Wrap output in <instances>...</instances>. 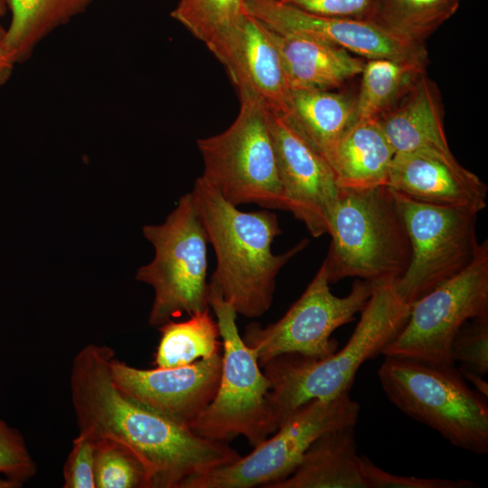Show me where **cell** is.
<instances>
[{
	"label": "cell",
	"mask_w": 488,
	"mask_h": 488,
	"mask_svg": "<svg viewBox=\"0 0 488 488\" xmlns=\"http://www.w3.org/2000/svg\"><path fill=\"white\" fill-rule=\"evenodd\" d=\"M248 15L245 0H179L171 13L216 58L240 32Z\"/></svg>",
	"instance_id": "obj_25"
},
{
	"label": "cell",
	"mask_w": 488,
	"mask_h": 488,
	"mask_svg": "<svg viewBox=\"0 0 488 488\" xmlns=\"http://www.w3.org/2000/svg\"><path fill=\"white\" fill-rule=\"evenodd\" d=\"M63 466L64 488H96L94 457L96 441L79 433Z\"/></svg>",
	"instance_id": "obj_32"
},
{
	"label": "cell",
	"mask_w": 488,
	"mask_h": 488,
	"mask_svg": "<svg viewBox=\"0 0 488 488\" xmlns=\"http://www.w3.org/2000/svg\"><path fill=\"white\" fill-rule=\"evenodd\" d=\"M7 10L6 0H0V17L3 16Z\"/></svg>",
	"instance_id": "obj_37"
},
{
	"label": "cell",
	"mask_w": 488,
	"mask_h": 488,
	"mask_svg": "<svg viewBox=\"0 0 488 488\" xmlns=\"http://www.w3.org/2000/svg\"><path fill=\"white\" fill-rule=\"evenodd\" d=\"M354 105L355 99L333 89H296L287 117L332 167L339 141L353 121Z\"/></svg>",
	"instance_id": "obj_22"
},
{
	"label": "cell",
	"mask_w": 488,
	"mask_h": 488,
	"mask_svg": "<svg viewBox=\"0 0 488 488\" xmlns=\"http://www.w3.org/2000/svg\"><path fill=\"white\" fill-rule=\"evenodd\" d=\"M387 186L424 203L477 213L486 207L487 185L461 165L450 149L427 147L396 154Z\"/></svg>",
	"instance_id": "obj_16"
},
{
	"label": "cell",
	"mask_w": 488,
	"mask_h": 488,
	"mask_svg": "<svg viewBox=\"0 0 488 488\" xmlns=\"http://www.w3.org/2000/svg\"><path fill=\"white\" fill-rule=\"evenodd\" d=\"M305 12L333 17L369 20L377 0H279Z\"/></svg>",
	"instance_id": "obj_33"
},
{
	"label": "cell",
	"mask_w": 488,
	"mask_h": 488,
	"mask_svg": "<svg viewBox=\"0 0 488 488\" xmlns=\"http://www.w3.org/2000/svg\"><path fill=\"white\" fill-rule=\"evenodd\" d=\"M409 313L410 305L399 297L393 280L371 283L360 320L340 351L323 359L286 353L262 365L270 385L269 407L278 427L306 402L349 392L361 366L382 354L405 326Z\"/></svg>",
	"instance_id": "obj_3"
},
{
	"label": "cell",
	"mask_w": 488,
	"mask_h": 488,
	"mask_svg": "<svg viewBox=\"0 0 488 488\" xmlns=\"http://www.w3.org/2000/svg\"><path fill=\"white\" fill-rule=\"evenodd\" d=\"M368 488H474L477 483L467 479L424 478L389 473L367 456H361Z\"/></svg>",
	"instance_id": "obj_31"
},
{
	"label": "cell",
	"mask_w": 488,
	"mask_h": 488,
	"mask_svg": "<svg viewBox=\"0 0 488 488\" xmlns=\"http://www.w3.org/2000/svg\"><path fill=\"white\" fill-rule=\"evenodd\" d=\"M459 5L460 0H377L369 21L399 39L423 43Z\"/></svg>",
	"instance_id": "obj_27"
},
{
	"label": "cell",
	"mask_w": 488,
	"mask_h": 488,
	"mask_svg": "<svg viewBox=\"0 0 488 488\" xmlns=\"http://www.w3.org/2000/svg\"><path fill=\"white\" fill-rule=\"evenodd\" d=\"M217 59L240 99L254 100L271 114H290L291 89L279 53L262 23L249 14L240 32Z\"/></svg>",
	"instance_id": "obj_17"
},
{
	"label": "cell",
	"mask_w": 488,
	"mask_h": 488,
	"mask_svg": "<svg viewBox=\"0 0 488 488\" xmlns=\"http://www.w3.org/2000/svg\"><path fill=\"white\" fill-rule=\"evenodd\" d=\"M360 409V405L350 397V391L332 399L310 400L250 454L192 477L180 488H267L289 476L320 436L330 430L356 426Z\"/></svg>",
	"instance_id": "obj_9"
},
{
	"label": "cell",
	"mask_w": 488,
	"mask_h": 488,
	"mask_svg": "<svg viewBox=\"0 0 488 488\" xmlns=\"http://www.w3.org/2000/svg\"><path fill=\"white\" fill-rule=\"evenodd\" d=\"M96 0H6L11 20L6 42L17 63L27 61L52 32L83 14Z\"/></svg>",
	"instance_id": "obj_23"
},
{
	"label": "cell",
	"mask_w": 488,
	"mask_h": 488,
	"mask_svg": "<svg viewBox=\"0 0 488 488\" xmlns=\"http://www.w3.org/2000/svg\"><path fill=\"white\" fill-rule=\"evenodd\" d=\"M267 29L279 53L291 91L333 89L362 71L365 61L343 48Z\"/></svg>",
	"instance_id": "obj_18"
},
{
	"label": "cell",
	"mask_w": 488,
	"mask_h": 488,
	"mask_svg": "<svg viewBox=\"0 0 488 488\" xmlns=\"http://www.w3.org/2000/svg\"><path fill=\"white\" fill-rule=\"evenodd\" d=\"M191 192L216 255L209 286L237 314L248 318L261 316L272 304L278 272L308 240L276 255L271 245L281 229L275 213L239 211L203 175L196 179Z\"/></svg>",
	"instance_id": "obj_2"
},
{
	"label": "cell",
	"mask_w": 488,
	"mask_h": 488,
	"mask_svg": "<svg viewBox=\"0 0 488 488\" xmlns=\"http://www.w3.org/2000/svg\"><path fill=\"white\" fill-rule=\"evenodd\" d=\"M354 428L341 427L320 436L294 472L267 488H368Z\"/></svg>",
	"instance_id": "obj_19"
},
{
	"label": "cell",
	"mask_w": 488,
	"mask_h": 488,
	"mask_svg": "<svg viewBox=\"0 0 488 488\" xmlns=\"http://www.w3.org/2000/svg\"><path fill=\"white\" fill-rule=\"evenodd\" d=\"M328 234L331 243L323 263L330 284L346 277L395 281L408 267V236L387 185L340 189Z\"/></svg>",
	"instance_id": "obj_4"
},
{
	"label": "cell",
	"mask_w": 488,
	"mask_h": 488,
	"mask_svg": "<svg viewBox=\"0 0 488 488\" xmlns=\"http://www.w3.org/2000/svg\"><path fill=\"white\" fill-rule=\"evenodd\" d=\"M330 285L323 263L301 296L278 321L266 327L258 323L247 325L242 339L260 367L282 354L323 359L337 351L333 333L363 309L371 294V283L358 278L343 297L334 296Z\"/></svg>",
	"instance_id": "obj_11"
},
{
	"label": "cell",
	"mask_w": 488,
	"mask_h": 488,
	"mask_svg": "<svg viewBox=\"0 0 488 488\" xmlns=\"http://www.w3.org/2000/svg\"><path fill=\"white\" fill-rule=\"evenodd\" d=\"M158 330L161 339L154 360L158 368L184 366L221 352L220 330L210 309L183 322L170 320Z\"/></svg>",
	"instance_id": "obj_26"
},
{
	"label": "cell",
	"mask_w": 488,
	"mask_h": 488,
	"mask_svg": "<svg viewBox=\"0 0 488 488\" xmlns=\"http://www.w3.org/2000/svg\"><path fill=\"white\" fill-rule=\"evenodd\" d=\"M221 352L191 364L139 369L110 361L114 385L128 399L180 425L189 426L204 411L217 391Z\"/></svg>",
	"instance_id": "obj_15"
},
{
	"label": "cell",
	"mask_w": 488,
	"mask_h": 488,
	"mask_svg": "<svg viewBox=\"0 0 488 488\" xmlns=\"http://www.w3.org/2000/svg\"><path fill=\"white\" fill-rule=\"evenodd\" d=\"M17 61L6 42L5 29L0 25V88L11 78Z\"/></svg>",
	"instance_id": "obj_34"
},
{
	"label": "cell",
	"mask_w": 488,
	"mask_h": 488,
	"mask_svg": "<svg viewBox=\"0 0 488 488\" xmlns=\"http://www.w3.org/2000/svg\"><path fill=\"white\" fill-rule=\"evenodd\" d=\"M458 370L464 379L473 384L474 389L477 392L488 398V383L484 380V376L479 375L462 367H459Z\"/></svg>",
	"instance_id": "obj_35"
},
{
	"label": "cell",
	"mask_w": 488,
	"mask_h": 488,
	"mask_svg": "<svg viewBox=\"0 0 488 488\" xmlns=\"http://www.w3.org/2000/svg\"><path fill=\"white\" fill-rule=\"evenodd\" d=\"M377 373L387 398L404 414L460 449L488 453L487 398L470 388L454 364L385 356Z\"/></svg>",
	"instance_id": "obj_5"
},
{
	"label": "cell",
	"mask_w": 488,
	"mask_h": 488,
	"mask_svg": "<svg viewBox=\"0 0 488 488\" xmlns=\"http://www.w3.org/2000/svg\"><path fill=\"white\" fill-rule=\"evenodd\" d=\"M202 175L234 206L254 203L287 210L267 111L240 99L239 112L223 132L197 140Z\"/></svg>",
	"instance_id": "obj_8"
},
{
	"label": "cell",
	"mask_w": 488,
	"mask_h": 488,
	"mask_svg": "<svg viewBox=\"0 0 488 488\" xmlns=\"http://www.w3.org/2000/svg\"><path fill=\"white\" fill-rule=\"evenodd\" d=\"M390 190L411 249L408 267L394 281V287L411 305L474 260L481 247L476 232L478 213L420 202Z\"/></svg>",
	"instance_id": "obj_10"
},
{
	"label": "cell",
	"mask_w": 488,
	"mask_h": 488,
	"mask_svg": "<svg viewBox=\"0 0 488 488\" xmlns=\"http://www.w3.org/2000/svg\"><path fill=\"white\" fill-rule=\"evenodd\" d=\"M245 5L249 14L281 34L316 39L366 60L427 62L423 43L399 39L369 20L314 14L279 0H245Z\"/></svg>",
	"instance_id": "obj_14"
},
{
	"label": "cell",
	"mask_w": 488,
	"mask_h": 488,
	"mask_svg": "<svg viewBox=\"0 0 488 488\" xmlns=\"http://www.w3.org/2000/svg\"><path fill=\"white\" fill-rule=\"evenodd\" d=\"M94 481L96 488H153L144 461L131 448L111 439L96 442Z\"/></svg>",
	"instance_id": "obj_28"
},
{
	"label": "cell",
	"mask_w": 488,
	"mask_h": 488,
	"mask_svg": "<svg viewBox=\"0 0 488 488\" xmlns=\"http://www.w3.org/2000/svg\"><path fill=\"white\" fill-rule=\"evenodd\" d=\"M452 361L484 376L488 372V316L466 321L454 335L449 349Z\"/></svg>",
	"instance_id": "obj_29"
},
{
	"label": "cell",
	"mask_w": 488,
	"mask_h": 488,
	"mask_svg": "<svg viewBox=\"0 0 488 488\" xmlns=\"http://www.w3.org/2000/svg\"><path fill=\"white\" fill-rule=\"evenodd\" d=\"M114 356L108 346L89 344L72 361L70 385L80 433L131 448L147 466L153 488H180L240 457L228 443L200 436L126 397L111 379Z\"/></svg>",
	"instance_id": "obj_1"
},
{
	"label": "cell",
	"mask_w": 488,
	"mask_h": 488,
	"mask_svg": "<svg viewBox=\"0 0 488 488\" xmlns=\"http://www.w3.org/2000/svg\"><path fill=\"white\" fill-rule=\"evenodd\" d=\"M209 305L222 340L221 373L215 396L189 428L226 443L242 436L255 447L278 428L267 399L269 380L239 332L233 306L210 286Z\"/></svg>",
	"instance_id": "obj_6"
},
{
	"label": "cell",
	"mask_w": 488,
	"mask_h": 488,
	"mask_svg": "<svg viewBox=\"0 0 488 488\" xmlns=\"http://www.w3.org/2000/svg\"><path fill=\"white\" fill-rule=\"evenodd\" d=\"M394 155L378 119L353 120L339 141L332 165L339 188L387 185Z\"/></svg>",
	"instance_id": "obj_21"
},
{
	"label": "cell",
	"mask_w": 488,
	"mask_h": 488,
	"mask_svg": "<svg viewBox=\"0 0 488 488\" xmlns=\"http://www.w3.org/2000/svg\"><path fill=\"white\" fill-rule=\"evenodd\" d=\"M36 473V465L23 437L0 419V474L23 483Z\"/></svg>",
	"instance_id": "obj_30"
},
{
	"label": "cell",
	"mask_w": 488,
	"mask_h": 488,
	"mask_svg": "<svg viewBox=\"0 0 488 488\" xmlns=\"http://www.w3.org/2000/svg\"><path fill=\"white\" fill-rule=\"evenodd\" d=\"M482 316H488L487 239L464 270L411 304L405 326L382 354L454 364L449 354L454 335L466 321Z\"/></svg>",
	"instance_id": "obj_12"
},
{
	"label": "cell",
	"mask_w": 488,
	"mask_h": 488,
	"mask_svg": "<svg viewBox=\"0 0 488 488\" xmlns=\"http://www.w3.org/2000/svg\"><path fill=\"white\" fill-rule=\"evenodd\" d=\"M278 175L288 211L304 222L314 238L328 233L339 200L335 174L287 116L267 111Z\"/></svg>",
	"instance_id": "obj_13"
},
{
	"label": "cell",
	"mask_w": 488,
	"mask_h": 488,
	"mask_svg": "<svg viewBox=\"0 0 488 488\" xmlns=\"http://www.w3.org/2000/svg\"><path fill=\"white\" fill-rule=\"evenodd\" d=\"M143 233L155 251L136 275L155 290L149 324L159 327L184 313L191 316L210 309L209 241L192 192L179 199L163 224L146 225Z\"/></svg>",
	"instance_id": "obj_7"
},
{
	"label": "cell",
	"mask_w": 488,
	"mask_h": 488,
	"mask_svg": "<svg viewBox=\"0 0 488 488\" xmlns=\"http://www.w3.org/2000/svg\"><path fill=\"white\" fill-rule=\"evenodd\" d=\"M23 483L8 478H0V488H17L22 486Z\"/></svg>",
	"instance_id": "obj_36"
},
{
	"label": "cell",
	"mask_w": 488,
	"mask_h": 488,
	"mask_svg": "<svg viewBox=\"0 0 488 488\" xmlns=\"http://www.w3.org/2000/svg\"><path fill=\"white\" fill-rule=\"evenodd\" d=\"M378 121L395 155L427 147L450 149L440 95L425 72Z\"/></svg>",
	"instance_id": "obj_20"
},
{
	"label": "cell",
	"mask_w": 488,
	"mask_h": 488,
	"mask_svg": "<svg viewBox=\"0 0 488 488\" xmlns=\"http://www.w3.org/2000/svg\"><path fill=\"white\" fill-rule=\"evenodd\" d=\"M425 69L426 65L416 62L367 60L361 73L353 120L379 119L408 91Z\"/></svg>",
	"instance_id": "obj_24"
}]
</instances>
